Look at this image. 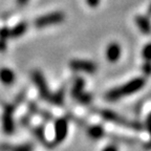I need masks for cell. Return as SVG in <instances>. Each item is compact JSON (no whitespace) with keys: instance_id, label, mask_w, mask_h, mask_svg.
I'll return each mask as SVG.
<instances>
[{"instance_id":"6da1fadb","label":"cell","mask_w":151,"mask_h":151,"mask_svg":"<svg viewBox=\"0 0 151 151\" xmlns=\"http://www.w3.org/2000/svg\"><path fill=\"white\" fill-rule=\"evenodd\" d=\"M145 80L143 78H135L133 80L129 81L126 84L120 87L113 88V89L109 90L106 93V99L108 101H116V100L121 99V98L125 97V96H130V94L134 93V92L139 91V89L144 87Z\"/></svg>"},{"instance_id":"7a4b0ae2","label":"cell","mask_w":151,"mask_h":151,"mask_svg":"<svg viewBox=\"0 0 151 151\" xmlns=\"http://www.w3.org/2000/svg\"><path fill=\"white\" fill-rule=\"evenodd\" d=\"M64 20V14L61 12H52L50 14L38 17L35 20V25L38 28H43L52 24L61 23Z\"/></svg>"},{"instance_id":"3957f363","label":"cell","mask_w":151,"mask_h":151,"mask_svg":"<svg viewBox=\"0 0 151 151\" xmlns=\"http://www.w3.org/2000/svg\"><path fill=\"white\" fill-rule=\"evenodd\" d=\"M101 114H102V116L105 119V120L109 121V122L116 123V124H120V125L125 126V127L134 128V129H139V128H141L139 124H137V123H133V122H130V121L124 119L123 116L116 114V113L113 112V111L103 110V111H101Z\"/></svg>"},{"instance_id":"277c9868","label":"cell","mask_w":151,"mask_h":151,"mask_svg":"<svg viewBox=\"0 0 151 151\" xmlns=\"http://www.w3.org/2000/svg\"><path fill=\"white\" fill-rule=\"evenodd\" d=\"M33 81L35 82L36 86H37V88L39 89V92H40L41 97L50 102V97H52V93H50V89H48V86H47L44 77H43V75L40 73V71H34Z\"/></svg>"},{"instance_id":"5b68a950","label":"cell","mask_w":151,"mask_h":151,"mask_svg":"<svg viewBox=\"0 0 151 151\" xmlns=\"http://www.w3.org/2000/svg\"><path fill=\"white\" fill-rule=\"evenodd\" d=\"M13 111L14 108L11 105H7L4 108V112L2 114V127L3 131L6 134H12L14 132V120H13Z\"/></svg>"},{"instance_id":"8992f818","label":"cell","mask_w":151,"mask_h":151,"mask_svg":"<svg viewBox=\"0 0 151 151\" xmlns=\"http://www.w3.org/2000/svg\"><path fill=\"white\" fill-rule=\"evenodd\" d=\"M68 132V123L66 119H59L55 123V141L61 143L67 137Z\"/></svg>"},{"instance_id":"52a82bcc","label":"cell","mask_w":151,"mask_h":151,"mask_svg":"<svg viewBox=\"0 0 151 151\" xmlns=\"http://www.w3.org/2000/svg\"><path fill=\"white\" fill-rule=\"evenodd\" d=\"M70 67L73 70L84 71L87 73H93L97 70V65L87 60H73L70 62Z\"/></svg>"},{"instance_id":"ba28073f","label":"cell","mask_w":151,"mask_h":151,"mask_svg":"<svg viewBox=\"0 0 151 151\" xmlns=\"http://www.w3.org/2000/svg\"><path fill=\"white\" fill-rule=\"evenodd\" d=\"M121 57V46L119 43L112 42L106 48V59L110 63H116Z\"/></svg>"},{"instance_id":"9c48e42d","label":"cell","mask_w":151,"mask_h":151,"mask_svg":"<svg viewBox=\"0 0 151 151\" xmlns=\"http://www.w3.org/2000/svg\"><path fill=\"white\" fill-rule=\"evenodd\" d=\"M135 22H137V27L139 28V31L145 35H149L151 33V24L149 20L144 16H137L135 18Z\"/></svg>"},{"instance_id":"30bf717a","label":"cell","mask_w":151,"mask_h":151,"mask_svg":"<svg viewBox=\"0 0 151 151\" xmlns=\"http://www.w3.org/2000/svg\"><path fill=\"white\" fill-rule=\"evenodd\" d=\"M0 81L4 85H11L15 81V73L12 69L9 68H1L0 69Z\"/></svg>"},{"instance_id":"8fae6325","label":"cell","mask_w":151,"mask_h":151,"mask_svg":"<svg viewBox=\"0 0 151 151\" xmlns=\"http://www.w3.org/2000/svg\"><path fill=\"white\" fill-rule=\"evenodd\" d=\"M27 29V23L25 22H20L19 24H17L16 26L9 29V37L11 38H18L21 37Z\"/></svg>"},{"instance_id":"7c38bea8","label":"cell","mask_w":151,"mask_h":151,"mask_svg":"<svg viewBox=\"0 0 151 151\" xmlns=\"http://www.w3.org/2000/svg\"><path fill=\"white\" fill-rule=\"evenodd\" d=\"M88 135L93 139H99L104 135V130L101 126H98V125L91 126L88 129Z\"/></svg>"},{"instance_id":"4fadbf2b","label":"cell","mask_w":151,"mask_h":151,"mask_svg":"<svg viewBox=\"0 0 151 151\" xmlns=\"http://www.w3.org/2000/svg\"><path fill=\"white\" fill-rule=\"evenodd\" d=\"M84 85H85V81L81 78H78L75 81V84H73V96L75 98H77L79 94H81L84 91Z\"/></svg>"},{"instance_id":"5bb4252c","label":"cell","mask_w":151,"mask_h":151,"mask_svg":"<svg viewBox=\"0 0 151 151\" xmlns=\"http://www.w3.org/2000/svg\"><path fill=\"white\" fill-rule=\"evenodd\" d=\"M50 102L56 104V105H62L63 104V91H59L57 93H52Z\"/></svg>"},{"instance_id":"9a60e30c","label":"cell","mask_w":151,"mask_h":151,"mask_svg":"<svg viewBox=\"0 0 151 151\" xmlns=\"http://www.w3.org/2000/svg\"><path fill=\"white\" fill-rule=\"evenodd\" d=\"M77 99L79 100V102H81L82 104H88L91 101V96L89 93H86V92L83 91L81 94H79Z\"/></svg>"},{"instance_id":"2e32d148","label":"cell","mask_w":151,"mask_h":151,"mask_svg":"<svg viewBox=\"0 0 151 151\" xmlns=\"http://www.w3.org/2000/svg\"><path fill=\"white\" fill-rule=\"evenodd\" d=\"M143 57L146 61H151V43L147 44L146 46L143 48Z\"/></svg>"},{"instance_id":"e0dca14e","label":"cell","mask_w":151,"mask_h":151,"mask_svg":"<svg viewBox=\"0 0 151 151\" xmlns=\"http://www.w3.org/2000/svg\"><path fill=\"white\" fill-rule=\"evenodd\" d=\"M143 71L146 76L151 75V61H146L143 65Z\"/></svg>"},{"instance_id":"ac0fdd59","label":"cell","mask_w":151,"mask_h":151,"mask_svg":"<svg viewBox=\"0 0 151 151\" xmlns=\"http://www.w3.org/2000/svg\"><path fill=\"white\" fill-rule=\"evenodd\" d=\"M13 151H32V146L28 144L25 145H20V146H17L13 149Z\"/></svg>"},{"instance_id":"d6986e66","label":"cell","mask_w":151,"mask_h":151,"mask_svg":"<svg viewBox=\"0 0 151 151\" xmlns=\"http://www.w3.org/2000/svg\"><path fill=\"white\" fill-rule=\"evenodd\" d=\"M7 38H9V29L7 27L1 28V29H0V39L6 40Z\"/></svg>"},{"instance_id":"ffe728a7","label":"cell","mask_w":151,"mask_h":151,"mask_svg":"<svg viewBox=\"0 0 151 151\" xmlns=\"http://www.w3.org/2000/svg\"><path fill=\"white\" fill-rule=\"evenodd\" d=\"M86 2H87V4L89 5V6L96 7L100 3V0H86Z\"/></svg>"},{"instance_id":"44dd1931","label":"cell","mask_w":151,"mask_h":151,"mask_svg":"<svg viewBox=\"0 0 151 151\" xmlns=\"http://www.w3.org/2000/svg\"><path fill=\"white\" fill-rule=\"evenodd\" d=\"M103 151H118V148L114 145H109V146L105 147L103 149Z\"/></svg>"},{"instance_id":"7402d4cb","label":"cell","mask_w":151,"mask_h":151,"mask_svg":"<svg viewBox=\"0 0 151 151\" xmlns=\"http://www.w3.org/2000/svg\"><path fill=\"white\" fill-rule=\"evenodd\" d=\"M6 48V43H5L4 39H0V52H3V50Z\"/></svg>"},{"instance_id":"603a6c76","label":"cell","mask_w":151,"mask_h":151,"mask_svg":"<svg viewBox=\"0 0 151 151\" xmlns=\"http://www.w3.org/2000/svg\"><path fill=\"white\" fill-rule=\"evenodd\" d=\"M147 127H148V130L150 132V135H151V114L148 116V120H147Z\"/></svg>"},{"instance_id":"cb8c5ba5","label":"cell","mask_w":151,"mask_h":151,"mask_svg":"<svg viewBox=\"0 0 151 151\" xmlns=\"http://www.w3.org/2000/svg\"><path fill=\"white\" fill-rule=\"evenodd\" d=\"M17 2H18L19 5H24L28 2V0H17Z\"/></svg>"},{"instance_id":"d4e9b609","label":"cell","mask_w":151,"mask_h":151,"mask_svg":"<svg viewBox=\"0 0 151 151\" xmlns=\"http://www.w3.org/2000/svg\"><path fill=\"white\" fill-rule=\"evenodd\" d=\"M149 13H151V5H150V9H149Z\"/></svg>"}]
</instances>
